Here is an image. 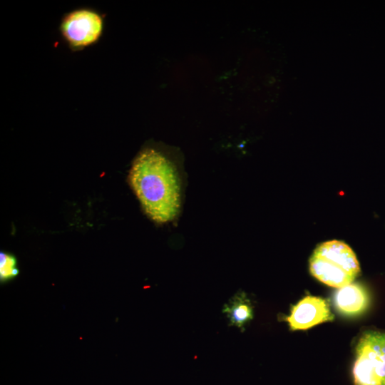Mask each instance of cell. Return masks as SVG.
Masks as SVG:
<instances>
[{
    "instance_id": "cell-1",
    "label": "cell",
    "mask_w": 385,
    "mask_h": 385,
    "mask_svg": "<svg viewBox=\"0 0 385 385\" xmlns=\"http://www.w3.org/2000/svg\"><path fill=\"white\" fill-rule=\"evenodd\" d=\"M129 182L146 214L164 223L177 215L180 187L175 170L160 152L145 148L135 158L129 172Z\"/></svg>"
},
{
    "instance_id": "cell-2",
    "label": "cell",
    "mask_w": 385,
    "mask_h": 385,
    "mask_svg": "<svg viewBox=\"0 0 385 385\" xmlns=\"http://www.w3.org/2000/svg\"><path fill=\"white\" fill-rule=\"evenodd\" d=\"M309 271L321 282L336 288L351 284L360 272L351 248L339 240L317 246L309 259Z\"/></svg>"
},
{
    "instance_id": "cell-3",
    "label": "cell",
    "mask_w": 385,
    "mask_h": 385,
    "mask_svg": "<svg viewBox=\"0 0 385 385\" xmlns=\"http://www.w3.org/2000/svg\"><path fill=\"white\" fill-rule=\"evenodd\" d=\"M354 385H385V334L365 333L356 349Z\"/></svg>"
},
{
    "instance_id": "cell-4",
    "label": "cell",
    "mask_w": 385,
    "mask_h": 385,
    "mask_svg": "<svg viewBox=\"0 0 385 385\" xmlns=\"http://www.w3.org/2000/svg\"><path fill=\"white\" fill-rule=\"evenodd\" d=\"M59 28L68 47L77 51L99 41L104 29V19L93 9H76L63 16Z\"/></svg>"
},
{
    "instance_id": "cell-5",
    "label": "cell",
    "mask_w": 385,
    "mask_h": 385,
    "mask_svg": "<svg viewBox=\"0 0 385 385\" xmlns=\"http://www.w3.org/2000/svg\"><path fill=\"white\" fill-rule=\"evenodd\" d=\"M334 319L327 302L318 297L307 296L294 305L284 319L291 330H305Z\"/></svg>"
},
{
    "instance_id": "cell-6",
    "label": "cell",
    "mask_w": 385,
    "mask_h": 385,
    "mask_svg": "<svg viewBox=\"0 0 385 385\" xmlns=\"http://www.w3.org/2000/svg\"><path fill=\"white\" fill-rule=\"evenodd\" d=\"M334 302L337 309L342 314L353 316L362 313L369 303L365 288L359 284H349L335 292Z\"/></svg>"
},
{
    "instance_id": "cell-7",
    "label": "cell",
    "mask_w": 385,
    "mask_h": 385,
    "mask_svg": "<svg viewBox=\"0 0 385 385\" xmlns=\"http://www.w3.org/2000/svg\"><path fill=\"white\" fill-rule=\"evenodd\" d=\"M230 324L243 329L244 325L253 317L252 307L244 292L236 294L223 307Z\"/></svg>"
},
{
    "instance_id": "cell-8",
    "label": "cell",
    "mask_w": 385,
    "mask_h": 385,
    "mask_svg": "<svg viewBox=\"0 0 385 385\" xmlns=\"http://www.w3.org/2000/svg\"><path fill=\"white\" fill-rule=\"evenodd\" d=\"M19 273L16 257L9 253H0V282L4 284L14 279Z\"/></svg>"
}]
</instances>
